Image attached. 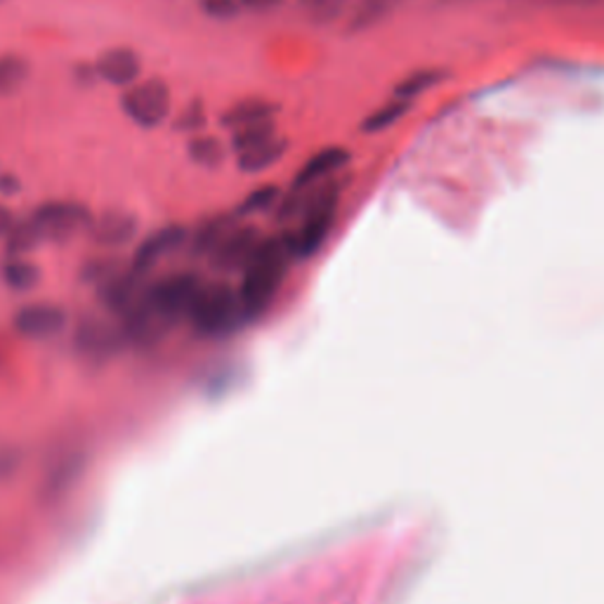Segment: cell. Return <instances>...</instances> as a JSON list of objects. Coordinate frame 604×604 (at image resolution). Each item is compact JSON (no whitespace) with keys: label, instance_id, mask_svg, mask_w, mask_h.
<instances>
[{"label":"cell","instance_id":"9a60e30c","mask_svg":"<svg viewBox=\"0 0 604 604\" xmlns=\"http://www.w3.org/2000/svg\"><path fill=\"white\" fill-rule=\"evenodd\" d=\"M239 225L234 213L229 215H213L196 227V232L190 234V251L194 257H210V253L218 249V243L227 237L229 229Z\"/></svg>","mask_w":604,"mask_h":604},{"label":"cell","instance_id":"4dcf8cb0","mask_svg":"<svg viewBox=\"0 0 604 604\" xmlns=\"http://www.w3.org/2000/svg\"><path fill=\"white\" fill-rule=\"evenodd\" d=\"M543 3H571V0H543ZM579 3H585V0H579Z\"/></svg>","mask_w":604,"mask_h":604},{"label":"cell","instance_id":"5b68a950","mask_svg":"<svg viewBox=\"0 0 604 604\" xmlns=\"http://www.w3.org/2000/svg\"><path fill=\"white\" fill-rule=\"evenodd\" d=\"M32 222L36 225L38 234L43 241L62 243L78 237L81 232H90L93 227V213L90 208L81 204V201H46L40 204L32 215Z\"/></svg>","mask_w":604,"mask_h":604},{"label":"cell","instance_id":"9c48e42d","mask_svg":"<svg viewBox=\"0 0 604 604\" xmlns=\"http://www.w3.org/2000/svg\"><path fill=\"white\" fill-rule=\"evenodd\" d=\"M17 334L32 340H48L60 336L67 326V312L50 302H32L17 310L12 319Z\"/></svg>","mask_w":604,"mask_h":604},{"label":"cell","instance_id":"8fae6325","mask_svg":"<svg viewBox=\"0 0 604 604\" xmlns=\"http://www.w3.org/2000/svg\"><path fill=\"white\" fill-rule=\"evenodd\" d=\"M350 161H352V154L345 147H338V145L324 147L319 152H314L307 161L298 168L291 186L293 190H310V186H316L330 178L340 176V172L350 166Z\"/></svg>","mask_w":604,"mask_h":604},{"label":"cell","instance_id":"30bf717a","mask_svg":"<svg viewBox=\"0 0 604 604\" xmlns=\"http://www.w3.org/2000/svg\"><path fill=\"white\" fill-rule=\"evenodd\" d=\"M95 67H97L99 81H105L107 85H111V88H119V90L131 88V85L142 81V69H145L140 52L128 46L105 50L95 60Z\"/></svg>","mask_w":604,"mask_h":604},{"label":"cell","instance_id":"d6986e66","mask_svg":"<svg viewBox=\"0 0 604 604\" xmlns=\"http://www.w3.org/2000/svg\"><path fill=\"white\" fill-rule=\"evenodd\" d=\"M277 135H279L277 119L257 121V123H251V125L237 128V131L229 133V152H232L234 156L243 154V152H249L257 145H265V142H269L271 137H277Z\"/></svg>","mask_w":604,"mask_h":604},{"label":"cell","instance_id":"44dd1931","mask_svg":"<svg viewBox=\"0 0 604 604\" xmlns=\"http://www.w3.org/2000/svg\"><path fill=\"white\" fill-rule=\"evenodd\" d=\"M281 196L283 194H281V190L277 184H261V186H255L253 192H249L246 196H243V201L237 206L234 215L239 220H246V218H255V215L277 210Z\"/></svg>","mask_w":604,"mask_h":604},{"label":"cell","instance_id":"8992f818","mask_svg":"<svg viewBox=\"0 0 604 604\" xmlns=\"http://www.w3.org/2000/svg\"><path fill=\"white\" fill-rule=\"evenodd\" d=\"M263 232L255 225L239 222L229 229L227 237L218 243V249L210 253V265L218 271H241L249 265L255 249L261 246Z\"/></svg>","mask_w":604,"mask_h":604},{"label":"cell","instance_id":"277c9868","mask_svg":"<svg viewBox=\"0 0 604 604\" xmlns=\"http://www.w3.org/2000/svg\"><path fill=\"white\" fill-rule=\"evenodd\" d=\"M123 117L145 131L164 125L172 113V93L161 78H142L121 93Z\"/></svg>","mask_w":604,"mask_h":604},{"label":"cell","instance_id":"83f0119b","mask_svg":"<svg viewBox=\"0 0 604 604\" xmlns=\"http://www.w3.org/2000/svg\"><path fill=\"white\" fill-rule=\"evenodd\" d=\"M243 12H271L283 5V0H239Z\"/></svg>","mask_w":604,"mask_h":604},{"label":"cell","instance_id":"f546056e","mask_svg":"<svg viewBox=\"0 0 604 604\" xmlns=\"http://www.w3.org/2000/svg\"><path fill=\"white\" fill-rule=\"evenodd\" d=\"M14 220H17V218H14V215L10 213V208L5 204H0V239L8 237Z\"/></svg>","mask_w":604,"mask_h":604},{"label":"cell","instance_id":"484cf974","mask_svg":"<svg viewBox=\"0 0 604 604\" xmlns=\"http://www.w3.org/2000/svg\"><path fill=\"white\" fill-rule=\"evenodd\" d=\"M81 340H83V348L88 352H102V350H109L111 348V334L109 328L102 326V324H88L83 330H81Z\"/></svg>","mask_w":604,"mask_h":604},{"label":"cell","instance_id":"e0dca14e","mask_svg":"<svg viewBox=\"0 0 604 604\" xmlns=\"http://www.w3.org/2000/svg\"><path fill=\"white\" fill-rule=\"evenodd\" d=\"M298 8L305 10L310 24L314 26H330L340 20L348 22L350 12L359 0H295Z\"/></svg>","mask_w":604,"mask_h":604},{"label":"cell","instance_id":"ac0fdd59","mask_svg":"<svg viewBox=\"0 0 604 604\" xmlns=\"http://www.w3.org/2000/svg\"><path fill=\"white\" fill-rule=\"evenodd\" d=\"M32 76V64L20 52L0 55V97H14Z\"/></svg>","mask_w":604,"mask_h":604},{"label":"cell","instance_id":"7a4b0ae2","mask_svg":"<svg viewBox=\"0 0 604 604\" xmlns=\"http://www.w3.org/2000/svg\"><path fill=\"white\" fill-rule=\"evenodd\" d=\"M345 180L340 176L330 178L322 184L310 186L305 208L293 222V229L283 232L291 243L295 261H310L324 249V243L336 225V215L340 206Z\"/></svg>","mask_w":604,"mask_h":604},{"label":"cell","instance_id":"52a82bcc","mask_svg":"<svg viewBox=\"0 0 604 604\" xmlns=\"http://www.w3.org/2000/svg\"><path fill=\"white\" fill-rule=\"evenodd\" d=\"M147 283L149 281L145 271H137L133 265H121L99 283V295H102V302L111 312L128 314L137 305L140 298L145 295Z\"/></svg>","mask_w":604,"mask_h":604},{"label":"cell","instance_id":"ffe728a7","mask_svg":"<svg viewBox=\"0 0 604 604\" xmlns=\"http://www.w3.org/2000/svg\"><path fill=\"white\" fill-rule=\"evenodd\" d=\"M3 281L12 291L28 293L40 283V269L26 255H14L3 265Z\"/></svg>","mask_w":604,"mask_h":604},{"label":"cell","instance_id":"4316f807","mask_svg":"<svg viewBox=\"0 0 604 604\" xmlns=\"http://www.w3.org/2000/svg\"><path fill=\"white\" fill-rule=\"evenodd\" d=\"M71 76H74V81L81 85V88H93V85L99 81V74H97V67L95 62H78L74 69H71Z\"/></svg>","mask_w":604,"mask_h":604},{"label":"cell","instance_id":"ba28073f","mask_svg":"<svg viewBox=\"0 0 604 604\" xmlns=\"http://www.w3.org/2000/svg\"><path fill=\"white\" fill-rule=\"evenodd\" d=\"M186 243H190V232H186V227L166 225L161 229H156V232L147 234L137 243L131 265L137 271H145V275H149L156 265H161L166 257L178 253L182 246H186Z\"/></svg>","mask_w":604,"mask_h":604},{"label":"cell","instance_id":"5bb4252c","mask_svg":"<svg viewBox=\"0 0 604 604\" xmlns=\"http://www.w3.org/2000/svg\"><path fill=\"white\" fill-rule=\"evenodd\" d=\"M289 149H291V142L283 135H277L269 142H265V145H257L249 152L237 154V168L243 172V176H261V172L277 166L281 158L289 154Z\"/></svg>","mask_w":604,"mask_h":604},{"label":"cell","instance_id":"2e32d148","mask_svg":"<svg viewBox=\"0 0 604 604\" xmlns=\"http://www.w3.org/2000/svg\"><path fill=\"white\" fill-rule=\"evenodd\" d=\"M229 154V145L210 133H198L186 140V156H190V161L198 168L206 170H215L220 168L227 161Z\"/></svg>","mask_w":604,"mask_h":604},{"label":"cell","instance_id":"d4e9b609","mask_svg":"<svg viewBox=\"0 0 604 604\" xmlns=\"http://www.w3.org/2000/svg\"><path fill=\"white\" fill-rule=\"evenodd\" d=\"M198 10L204 12L206 20L218 24L237 22L243 14L239 0H198Z\"/></svg>","mask_w":604,"mask_h":604},{"label":"cell","instance_id":"7402d4cb","mask_svg":"<svg viewBox=\"0 0 604 604\" xmlns=\"http://www.w3.org/2000/svg\"><path fill=\"white\" fill-rule=\"evenodd\" d=\"M413 105L407 102V99H399V97H390L387 102H383L378 109H373L369 117L364 119L362 123V131L366 135H376V133H383L387 131V128H392L395 123H399L401 119L407 117L409 109Z\"/></svg>","mask_w":604,"mask_h":604},{"label":"cell","instance_id":"6da1fadb","mask_svg":"<svg viewBox=\"0 0 604 604\" xmlns=\"http://www.w3.org/2000/svg\"><path fill=\"white\" fill-rule=\"evenodd\" d=\"M295 257L286 234L263 237L249 265L241 269L239 298L243 302V310H246L249 322L257 319L271 305Z\"/></svg>","mask_w":604,"mask_h":604},{"label":"cell","instance_id":"f1b7e54d","mask_svg":"<svg viewBox=\"0 0 604 604\" xmlns=\"http://www.w3.org/2000/svg\"><path fill=\"white\" fill-rule=\"evenodd\" d=\"M22 192V182L14 172H0V194L17 196Z\"/></svg>","mask_w":604,"mask_h":604},{"label":"cell","instance_id":"4fadbf2b","mask_svg":"<svg viewBox=\"0 0 604 604\" xmlns=\"http://www.w3.org/2000/svg\"><path fill=\"white\" fill-rule=\"evenodd\" d=\"M279 105L271 102V99H265V97H246V99H239V102L229 105L222 113H220V128L222 131H237V128H243V125H251V123H257V121H269V119H277L279 113Z\"/></svg>","mask_w":604,"mask_h":604},{"label":"cell","instance_id":"603a6c76","mask_svg":"<svg viewBox=\"0 0 604 604\" xmlns=\"http://www.w3.org/2000/svg\"><path fill=\"white\" fill-rule=\"evenodd\" d=\"M43 243L36 225L32 222V218H20L14 220L12 229L5 237V251L10 257L14 255H28L32 251H36Z\"/></svg>","mask_w":604,"mask_h":604},{"label":"cell","instance_id":"7c38bea8","mask_svg":"<svg viewBox=\"0 0 604 604\" xmlns=\"http://www.w3.org/2000/svg\"><path fill=\"white\" fill-rule=\"evenodd\" d=\"M90 234L105 249H123L140 234V222L128 210H107L93 220Z\"/></svg>","mask_w":604,"mask_h":604},{"label":"cell","instance_id":"cb8c5ba5","mask_svg":"<svg viewBox=\"0 0 604 604\" xmlns=\"http://www.w3.org/2000/svg\"><path fill=\"white\" fill-rule=\"evenodd\" d=\"M208 125V109L206 102L201 97H194L186 102L176 119H172V131L180 135H198L206 133Z\"/></svg>","mask_w":604,"mask_h":604},{"label":"cell","instance_id":"3957f363","mask_svg":"<svg viewBox=\"0 0 604 604\" xmlns=\"http://www.w3.org/2000/svg\"><path fill=\"white\" fill-rule=\"evenodd\" d=\"M190 322L198 336L227 338L237 334L243 324H249V316L239 298V289L220 281L204 283L194 300Z\"/></svg>","mask_w":604,"mask_h":604}]
</instances>
